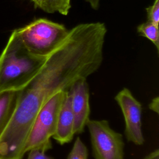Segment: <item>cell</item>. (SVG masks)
Listing matches in <instances>:
<instances>
[{
    "mask_svg": "<svg viewBox=\"0 0 159 159\" xmlns=\"http://www.w3.org/2000/svg\"><path fill=\"white\" fill-rule=\"evenodd\" d=\"M106 33L103 22L76 25L43 59L18 90L14 112L0 137V159H22L31 128L47 101L57 92L68 90L78 79L87 78L99 68Z\"/></svg>",
    "mask_w": 159,
    "mask_h": 159,
    "instance_id": "obj_1",
    "label": "cell"
},
{
    "mask_svg": "<svg viewBox=\"0 0 159 159\" xmlns=\"http://www.w3.org/2000/svg\"><path fill=\"white\" fill-rule=\"evenodd\" d=\"M44 58L31 54L14 30L0 54V93L20 89Z\"/></svg>",
    "mask_w": 159,
    "mask_h": 159,
    "instance_id": "obj_2",
    "label": "cell"
},
{
    "mask_svg": "<svg viewBox=\"0 0 159 159\" xmlns=\"http://www.w3.org/2000/svg\"><path fill=\"white\" fill-rule=\"evenodd\" d=\"M16 30L26 49L44 58L64 41L70 30L61 24L39 18Z\"/></svg>",
    "mask_w": 159,
    "mask_h": 159,
    "instance_id": "obj_3",
    "label": "cell"
},
{
    "mask_svg": "<svg viewBox=\"0 0 159 159\" xmlns=\"http://www.w3.org/2000/svg\"><path fill=\"white\" fill-rule=\"evenodd\" d=\"M67 91L57 92L41 108L29 134L25 146V153L34 148L45 152L52 148L51 138L56 132L59 112Z\"/></svg>",
    "mask_w": 159,
    "mask_h": 159,
    "instance_id": "obj_4",
    "label": "cell"
},
{
    "mask_svg": "<svg viewBox=\"0 0 159 159\" xmlns=\"http://www.w3.org/2000/svg\"><path fill=\"white\" fill-rule=\"evenodd\" d=\"M95 159H124V142L121 134L106 120L89 119L86 124Z\"/></svg>",
    "mask_w": 159,
    "mask_h": 159,
    "instance_id": "obj_5",
    "label": "cell"
},
{
    "mask_svg": "<svg viewBox=\"0 0 159 159\" xmlns=\"http://www.w3.org/2000/svg\"><path fill=\"white\" fill-rule=\"evenodd\" d=\"M121 109L124 120V134L127 141L142 145L145 140L142 130V104L127 88L121 89L114 97Z\"/></svg>",
    "mask_w": 159,
    "mask_h": 159,
    "instance_id": "obj_6",
    "label": "cell"
},
{
    "mask_svg": "<svg viewBox=\"0 0 159 159\" xmlns=\"http://www.w3.org/2000/svg\"><path fill=\"white\" fill-rule=\"evenodd\" d=\"M86 79L85 78L78 79L68 90L71 99L75 134L83 133L90 119L89 92Z\"/></svg>",
    "mask_w": 159,
    "mask_h": 159,
    "instance_id": "obj_7",
    "label": "cell"
},
{
    "mask_svg": "<svg viewBox=\"0 0 159 159\" xmlns=\"http://www.w3.org/2000/svg\"><path fill=\"white\" fill-rule=\"evenodd\" d=\"M75 134V122L71 108V99L67 91L59 112L56 132L52 138L60 145H64L70 142Z\"/></svg>",
    "mask_w": 159,
    "mask_h": 159,
    "instance_id": "obj_8",
    "label": "cell"
},
{
    "mask_svg": "<svg viewBox=\"0 0 159 159\" xmlns=\"http://www.w3.org/2000/svg\"><path fill=\"white\" fill-rule=\"evenodd\" d=\"M17 97L18 91H7L0 93V137L11 120Z\"/></svg>",
    "mask_w": 159,
    "mask_h": 159,
    "instance_id": "obj_9",
    "label": "cell"
},
{
    "mask_svg": "<svg viewBox=\"0 0 159 159\" xmlns=\"http://www.w3.org/2000/svg\"><path fill=\"white\" fill-rule=\"evenodd\" d=\"M36 9L47 13L58 12L66 16L71 9V0H30Z\"/></svg>",
    "mask_w": 159,
    "mask_h": 159,
    "instance_id": "obj_10",
    "label": "cell"
},
{
    "mask_svg": "<svg viewBox=\"0 0 159 159\" xmlns=\"http://www.w3.org/2000/svg\"><path fill=\"white\" fill-rule=\"evenodd\" d=\"M137 32L139 35L144 37L151 41L159 52V30L158 27L147 20L139 24L137 27Z\"/></svg>",
    "mask_w": 159,
    "mask_h": 159,
    "instance_id": "obj_11",
    "label": "cell"
},
{
    "mask_svg": "<svg viewBox=\"0 0 159 159\" xmlns=\"http://www.w3.org/2000/svg\"><path fill=\"white\" fill-rule=\"evenodd\" d=\"M88 152L86 146L80 137H77L67 159H88Z\"/></svg>",
    "mask_w": 159,
    "mask_h": 159,
    "instance_id": "obj_12",
    "label": "cell"
},
{
    "mask_svg": "<svg viewBox=\"0 0 159 159\" xmlns=\"http://www.w3.org/2000/svg\"><path fill=\"white\" fill-rule=\"evenodd\" d=\"M147 20L158 27L159 24V0H154L153 4L146 9Z\"/></svg>",
    "mask_w": 159,
    "mask_h": 159,
    "instance_id": "obj_13",
    "label": "cell"
},
{
    "mask_svg": "<svg viewBox=\"0 0 159 159\" xmlns=\"http://www.w3.org/2000/svg\"><path fill=\"white\" fill-rule=\"evenodd\" d=\"M28 152L27 159H53L45 153L46 152L39 148H32Z\"/></svg>",
    "mask_w": 159,
    "mask_h": 159,
    "instance_id": "obj_14",
    "label": "cell"
},
{
    "mask_svg": "<svg viewBox=\"0 0 159 159\" xmlns=\"http://www.w3.org/2000/svg\"><path fill=\"white\" fill-rule=\"evenodd\" d=\"M148 108L153 112L159 114V97L157 96L152 99L148 104Z\"/></svg>",
    "mask_w": 159,
    "mask_h": 159,
    "instance_id": "obj_15",
    "label": "cell"
},
{
    "mask_svg": "<svg viewBox=\"0 0 159 159\" xmlns=\"http://www.w3.org/2000/svg\"><path fill=\"white\" fill-rule=\"evenodd\" d=\"M142 159H159V149L157 148L144 157Z\"/></svg>",
    "mask_w": 159,
    "mask_h": 159,
    "instance_id": "obj_16",
    "label": "cell"
},
{
    "mask_svg": "<svg viewBox=\"0 0 159 159\" xmlns=\"http://www.w3.org/2000/svg\"><path fill=\"white\" fill-rule=\"evenodd\" d=\"M84 1L86 2L88 4H89L92 9L96 10L98 9L101 0H84Z\"/></svg>",
    "mask_w": 159,
    "mask_h": 159,
    "instance_id": "obj_17",
    "label": "cell"
}]
</instances>
